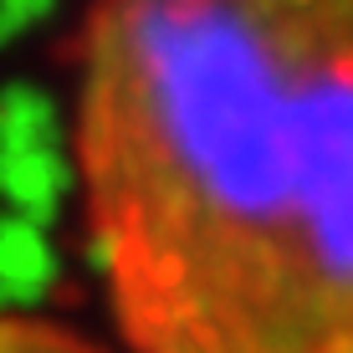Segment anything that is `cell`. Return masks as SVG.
<instances>
[{"mask_svg": "<svg viewBox=\"0 0 353 353\" xmlns=\"http://www.w3.org/2000/svg\"><path fill=\"white\" fill-rule=\"evenodd\" d=\"M72 164L128 353H353V0H97Z\"/></svg>", "mask_w": 353, "mask_h": 353, "instance_id": "1", "label": "cell"}, {"mask_svg": "<svg viewBox=\"0 0 353 353\" xmlns=\"http://www.w3.org/2000/svg\"><path fill=\"white\" fill-rule=\"evenodd\" d=\"M0 353H103V348L57 318L0 307Z\"/></svg>", "mask_w": 353, "mask_h": 353, "instance_id": "2", "label": "cell"}]
</instances>
